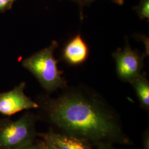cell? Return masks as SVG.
<instances>
[{"mask_svg":"<svg viewBox=\"0 0 149 149\" xmlns=\"http://www.w3.org/2000/svg\"><path fill=\"white\" fill-rule=\"evenodd\" d=\"M16 0H0V13L10 10Z\"/></svg>","mask_w":149,"mask_h":149,"instance_id":"30bf717a","label":"cell"},{"mask_svg":"<svg viewBox=\"0 0 149 149\" xmlns=\"http://www.w3.org/2000/svg\"><path fill=\"white\" fill-rule=\"evenodd\" d=\"M26 83L23 82L13 90L0 93V113L10 117L23 110L39 108L37 102L33 101L24 93Z\"/></svg>","mask_w":149,"mask_h":149,"instance_id":"5b68a950","label":"cell"},{"mask_svg":"<svg viewBox=\"0 0 149 149\" xmlns=\"http://www.w3.org/2000/svg\"><path fill=\"white\" fill-rule=\"evenodd\" d=\"M37 116L27 112L19 119H0V149H18L36 141Z\"/></svg>","mask_w":149,"mask_h":149,"instance_id":"3957f363","label":"cell"},{"mask_svg":"<svg viewBox=\"0 0 149 149\" xmlns=\"http://www.w3.org/2000/svg\"><path fill=\"white\" fill-rule=\"evenodd\" d=\"M58 43L53 41L50 46L33 54L22 61V65L37 79L48 93L59 88H65L66 82L61 76L63 72L58 67V61L54 53Z\"/></svg>","mask_w":149,"mask_h":149,"instance_id":"7a4b0ae2","label":"cell"},{"mask_svg":"<svg viewBox=\"0 0 149 149\" xmlns=\"http://www.w3.org/2000/svg\"><path fill=\"white\" fill-rule=\"evenodd\" d=\"M37 136L52 144L56 149H92L91 144L83 139L50 129L47 133H38Z\"/></svg>","mask_w":149,"mask_h":149,"instance_id":"8992f818","label":"cell"},{"mask_svg":"<svg viewBox=\"0 0 149 149\" xmlns=\"http://www.w3.org/2000/svg\"><path fill=\"white\" fill-rule=\"evenodd\" d=\"M88 55V47L80 34L70 40L65 47L63 54L64 60L72 65L82 64Z\"/></svg>","mask_w":149,"mask_h":149,"instance_id":"52a82bcc","label":"cell"},{"mask_svg":"<svg viewBox=\"0 0 149 149\" xmlns=\"http://www.w3.org/2000/svg\"><path fill=\"white\" fill-rule=\"evenodd\" d=\"M113 56L116 62L118 75L123 81L130 83L141 74L144 56L132 50L130 45L118 49Z\"/></svg>","mask_w":149,"mask_h":149,"instance_id":"277c9868","label":"cell"},{"mask_svg":"<svg viewBox=\"0 0 149 149\" xmlns=\"http://www.w3.org/2000/svg\"><path fill=\"white\" fill-rule=\"evenodd\" d=\"M143 149H149V129H148L143 134Z\"/></svg>","mask_w":149,"mask_h":149,"instance_id":"8fae6325","label":"cell"},{"mask_svg":"<svg viewBox=\"0 0 149 149\" xmlns=\"http://www.w3.org/2000/svg\"><path fill=\"white\" fill-rule=\"evenodd\" d=\"M73 1H76V2H79V3H80V0H73Z\"/></svg>","mask_w":149,"mask_h":149,"instance_id":"2e32d148","label":"cell"},{"mask_svg":"<svg viewBox=\"0 0 149 149\" xmlns=\"http://www.w3.org/2000/svg\"><path fill=\"white\" fill-rule=\"evenodd\" d=\"M94 1H96V0H80V5H81L82 6L86 3H89ZM110 1H112V2L116 3H117L119 5H122L124 3V0H110Z\"/></svg>","mask_w":149,"mask_h":149,"instance_id":"5bb4252c","label":"cell"},{"mask_svg":"<svg viewBox=\"0 0 149 149\" xmlns=\"http://www.w3.org/2000/svg\"><path fill=\"white\" fill-rule=\"evenodd\" d=\"M138 97L142 107L149 109V82L146 74H141L130 82Z\"/></svg>","mask_w":149,"mask_h":149,"instance_id":"ba28073f","label":"cell"},{"mask_svg":"<svg viewBox=\"0 0 149 149\" xmlns=\"http://www.w3.org/2000/svg\"><path fill=\"white\" fill-rule=\"evenodd\" d=\"M38 142L41 149H56L52 144L49 143L44 140H38Z\"/></svg>","mask_w":149,"mask_h":149,"instance_id":"7c38bea8","label":"cell"},{"mask_svg":"<svg viewBox=\"0 0 149 149\" xmlns=\"http://www.w3.org/2000/svg\"><path fill=\"white\" fill-rule=\"evenodd\" d=\"M18 149H41L39 145L38 141H35L34 143L28 144L24 146H23L21 148Z\"/></svg>","mask_w":149,"mask_h":149,"instance_id":"4fadbf2b","label":"cell"},{"mask_svg":"<svg viewBox=\"0 0 149 149\" xmlns=\"http://www.w3.org/2000/svg\"><path fill=\"white\" fill-rule=\"evenodd\" d=\"M141 19L149 18V0H140L138 6L134 8Z\"/></svg>","mask_w":149,"mask_h":149,"instance_id":"9c48e42d","label":"cell"},{"mask_svg":"<svg viewBox=\"0 0 149 149\" xmlns=\"http://www.w3.org/2000/svg\"><path fill=\"white\" fill-rule=\"evenodd\" d=\"M97 149H115L111 143H101L97 145Z\"/></svg>","mask_w":149,"mask_h":149,"instance_id":"9a60e30c","label":"cell"},{"mask_svg":"<svg viewBox=\"0 0 149 149\" xmlns=\"http://www.w3.org/2000/svg\"><path fill=\"white\" fill-rule=\"evenodd\" d=\"M37 103L46 121L64 133L96 146L132 144L116 112L98 96L81 90L66 91L55 98L41 97Z\"/></svg>","mask_w":149,"mask_h":149,"instance_id":"6da1fadb","label":"cell"}]
</instances>
